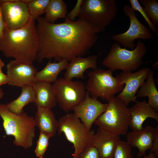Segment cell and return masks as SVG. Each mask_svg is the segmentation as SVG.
Wrapping results in <instances>:
<instances>
[{
  "mask_svg": "<svg viewBox=\"0 0 158 158\" xmlns=\"http://www.w3.org/2000/svg\"><path fill=\"white\" fill-rule=\"evenodd\" d=\"M37 20L40 47L36 60L39 62L44 59L70 61L75 57L87 54L97 40V33L100 32L80 18L73 21L66 17L58 24L47 22L41 16Z\"/></svg>",
  "mask_w": 158,
  "mask_h": 158,
  "instance_id": "cell-1",
  "label": "cell"
},
{
  "mask_svg": "<svg viewBox=\"0 0 158 158\" xmlns=\"http://www.w3.org/2000/svg\"><path fill=\"white\" fill-rule=\"evenodd\" d=\"M35 20L31 18L24 26L17 30L5 26L0 51L5 56L31 64L37 60L40 45Z\"/></svg>",
  "mask_w": 158,
  "mask_h": 158,
  "instance_id": "cell-2",
  "label": "cell"
},
{
  "mask_svg": "<svg viewBox=\"0 0 158 158\" xmlns=\"http://www.w3.org/2000/svg\"><path fill=\"white\" fill-rule=\"evenodd\" d=\"M0 116L6 135L14 138L13 144L25 149L30 148L35 135L34 118L24 112L13 113L4 104H0Z\"/></svg>",
  "mask_w": 158,
  "mask_h": 158,
  "instance_id": "cell-3",
  "label": "cell"
},
{
  "mask_svg": "<svg viewBox=\"0 0 158 158\" xmlns=\"http://www.w3.org/2000/svg\"><path fill=\"white\" fill-rule=\"evenodd\" d=\"M107 102L106 110L95 124L112 135H126L131 120L129 108L117 97H112Z\"/></svg>",
  "mask_w": 158,
  "mask_h": 158,
  "instance_id": "cell-4",
  "label": "cell"
},
{
  "mask_svg": "<svg viewBox=\"0 0 158 158\" xmlns=\"http://www.w3.org/2000/svg\"><path fill=\"white\" fill-rule=\"evenodd\" d=\"M147 51L146 45L140 40L135 47L131 50L122 48L119 43L116 42L102 63L113 71L118 70L123 72L135 71L143 63L142 59Z\"/></svg>",
  "mask_w": 158,
  "mask_h": 158,
  "instance_id": "cell-5",
  "label": "cell"
},
{
  "mask_svg": "<svg viewBox=\"0 0 158 158\" xmlns=\"http://www.w3.org/2000/svg\"><path fill=\"white\" fill-rule=\"evenodd\" d=\"M118 10L115 0H82L78 16L103 32Z\"/></svg>",
  "mask_w": 158,
  "mask_h": 158,
  "instance_id": "cell-6",
  "label": "cell"
},
{
  "mask_svg": "<svg viewBox=\"0 0 158 158\" xmlns=\"http://www.w3.org/2000/svg\"><path fill=\"white\" fill-rule=\"evenodd\" d=\"M58 122V134L63 133L67 140L73 144L75 149L73 158H77L90 144L92 137L95 133L94 130H87L74 113L67 114L62 116Z\"/></svg>",
  "mask_w": 158,
  "mask_h": 158,
  "instance_id": "cell-7",
  "label": "cell"
},
{
  "mask_svg": "<svg viewBox=\"0 0 158 158\" xmlns=\"http://www.w3.org/2000/svg\"><path fill=\"white\" fill-rule=\"evenodd\" d=\"M85 85L92 97L108 101L116 93L121 92L124 84L121 83L113 75V71L98 69L90 71Z\"/></svg>",
  "mask_w": 158,
  "mask_h": 158,
  "instance_id": "cell-8",
  "label": "cell"
},
{
  "mask_svg": "<svg viewBox=\"0 0 158 158\" xmlns=\"http://www.w3.org/2000/svg\"><path fill=\"white\" fill-rule=\"evenodd\" d=\"M52 85L57 104L66 113L82 102L87 95L85 84L81 81L61 78Z\"/></svg>",
  "mask_w": 158,
  "mask_h": 158,
  "instance_id": "cell-9",
  "label": "cell"
},
{
  "mask_svg": "<svg viewBox=\"0 0 158 158\" xmlns=\"http://www.w3.org/2000/svg\"><path fill=\"white\" fill-rule=\"evenodd\" d=\"M123 10L126 16L130 18V25L126 32L115 35L112 37V39L116 41L124 47L133 50L136 47L134 40L141 39L144 40L152 39L154 36L151 30L147 28L138 19L135 11L128 4L123 8Z\"/></svg>",
  "mask_w": 158,
  "mask_h": 158,
  "instance_id": "cell-10",
  "label": "cell"
},
{
  "mask_svg": "<svg viewBox=\"0 0 158 158\" xmlns=\"http://www.w3.org/2000/svg\"><path fill=\"white\" fill-rule=\"evenodd\" d=\"M1 7L5 26L10 29L21 28L32 18L25 0H2Z\"/></svg>",
  "mask_w": 158,
  "mask_h": 158,
  "instance_id": "cell-11",
  "label": "cell"
},
{
  "mask_svg": "<svg viewBox=\"0 0 158 158\" xmlns=\"http://www.w3.org/2000/svg\"><path fill=\"white\" fill-rule=\"evenodd\" d=\"M150 69L149 68L145 67L133 73L132 72H122L116 76L121 83L125 84L117 97L127 106L130 102L136 101L137 92L145 82Z\"/></svg>",
  "mask_w": 158,
  "mask_h": 158,
  "instance_id": "cell-12",
  "label": "cell"
},
{
  "mask_svg": "<svg viewBox=\"0 0 158 158\" xmlns=\"http://www.w3.org/2000/svg\"><path fill=\"white\" fill-rule=\"evenodd\" d=\"M6 68L8 84L9 85L21 87L32 86L37 81V69L32 64L11 60Z\"/></svg>",
  "mask_w": 158,
  "mask_h": 158,
  "instance_id": "cell-13",
  "label": "cell"
},
{
  "mask_svg": "<svg viewBox=\"0 0 158 158\" xmlns=\"http://www.w3.org/2000/svg\"><path fill=\"white\" fill-rule=\"evenodd\" d=\"M89 94L87 91L85 99L72 109L89 131L91 130L96 120L105 111L107 106V104L103 103L97 99L90 97Z\"/></svg>",
  "mask_w": 158,
  "mask_h": 158,
  "instance_id": "cell-14",
  "label": "cell"
},
{
  "mask_svg": "<svg viewBox=\"0 0 158 158\" xmlns=\"http://www.w3.org/2000/svg\"><path fill=\"white\" fill-rule=\"evenodd\" d=\"M155 132L156 128L150 126L133 130L126 134V142L131 147L138 149V156L141 157L145 154L147 150L151 149Z\"/></svg>",
  "mask_w": 158,
  "mask_h": 158,
  "instance_id": "cell-15",
  "label": "cell"
},
{
  "mask_svg": "<svg viewBox=\"0 0 158 158\" xmlns=\"http://www.w3.org/2000/svg\"><path fill=\"white\" fill-rule=\"evenodd\" d=\"M120 140V135H112L99 127L89 144L96 147L101 158H113L116 146Z\"/></svg>",
  "mask_w": 158,
  "mask_h": 158,
  "instance_id": "cell-16",
  "label": "cell"
},
{
  "mask_svg": "<svg viewBox=\"0 0 158 158\" xmlns=\"http://www.w3.org/2000/svg\"><path fill=\"white\" fill-rule=\"evenodd\" d=\"M97 56L95 55L85 58L75 57L68 63L64 78L70 80L74 78L84 79V73L86 70L89 68L93 70L97 68Z\"/></svg>",
  "mask_w": 158,
  "mask_h": 158,
  "instance_id": "cell-17",
  "label": "cell"
},
{
  "mask_svg": "<svg viewBox=\"0 0 158 158\" xmlns=\"http://www.w3.org/2000/svg\"><path fill=\"white\" fill-rule=\"evenodd\" d=\"M135 102L133 107L129 108L131 117L129 127L133 130L142 129L143 122L148 118H152L158 122L157 111L151 107L146 100L136 101Z\"/></svg>",
  "mask_w": 158,
  "mask_h": 158,
  "instance_id": "cell-18",
  "label": "cell"
},
{
  "mask_svg": "<svg viewBox=\"0 0 158 158\" xmlns=\"http://www.w3.org/2000/svg\"><path fill=\"white\" fill-rule=\"evenodd\" d=\"M34 119L35 126L38 128L40 132L51 137L56 135L59 122L51 109L37 107Z\"/></svg>",
  "mask_w": 158,
  "mask_h": 158,
  "instance_id": "cell-19",
  "label": "cell"
},
{
  "mask_svg": "<svg viewBox=\"0 0 158 158\" xmlns=\"http://www.w3.org/2000/svg\"><path fill=\"white\" fill-rule=\"evenodd\" d=\"M35 92L34 103L37 107L52 109L57 104L52 84L37 81L32 86Z\"/></svg>",
  "mask_w": 158,
  "mask_h": 158,
  "instance_id": "cell-20",
  "label": "cell"
},
{
  "mask_svg": "<svg viewBox=\"0 0 158 158\" xmlns=\"http://www.w3.org/2000/svg\"><path fill=\"white\" fill-rule=\"evenodd\" d=\"M68 61L63 59L59 62H51L50 60L45 66L41 70L37 71L36 75L37 81L51 84L56 82L59 73L66 69Z\"/></svg>",
  "mask_w": 158,
  "mask_h": 158,
  "instance_id": "cell-21",
  "label": "cell"
},
{
  "mask_svg": "<svg viewBox=\"0 0 158 158\" xmlns=\"http://www.w3.org/2000/svg\"><path fill=\"white\" fill-rule=\"evenodd\" d=\"M154 72L150 69L146 78L137 91L136 96L138 97H147L148 104L158 111V91L154 79Z\"/></svg>",
  "mask_w": 158,
  "mask_h": 158,
  "instance_id": "cell-22",
  "label": "cell"
},
{
  "mask_svg": "<svg viewBox=\"0 0 158 158\" xmlns=\"http://www.w3.org/2000/svg\"><path fill=\"white\" fill-rule=\"evenodd\" d=\"M21 89V94L17 98L6 104L9 111L18 115L22 114L24 112V107L29 103H34L35 100L32 86H25Z\"/></svg>",
  "mask_w": 158,
  "mask_h": 158,
  "instance_id": "cell-23",
  "label": "cell"
},
{
  "mask_svg": "<svg viewBox=\"0 0 158 158\" xmlns=\"http://www.w3.org/2000/svg\"><path fill=\"white\" fill-rule=\"evenodd\" d=\"M67 12V6L63 1L50 0L44 18L47 22L54 23L59 18L65 19Z\"/></svg>",
  "mask_w": 158,
  "mask_h": 158,
  "instance_id": "cell-24",
  "label": "cell"
},
{
  "mask_svg": "<svg viewBox=\"0 0 158 158\" xmlns=\"http://www.w3.org/2000/svg\"><path fill=\"white\" fill-rule=\"evenodd\" d=\"M50 0H25L29 13L32 18L37 20L45 13Z\"/></svg>",
  "mask_w": 158,
  "mask_h": 158,
  "instance_id": "cell-25",
  "label": "cell"
},
{
  "mask_svg": "<svg viewBox=\"0 0 158 158\" xmlns=\"http://www.w3.org/2000/svg\"><path fill=\"white\" fill-rule=\"evenodd\" d=\"M153 25H158V2L156 0H139Z\"/></svg>",
  "mask_w": 158,
  "mask_h": 158,
  "instance_id": "cell-26",
  "label": "cell"
},
{
  "mask_svg": "<svg viewBox=\"0 0 158 158\" xmlns=\"http://www.w3.org/2000/svg\"><path fill=\"white\" fill-rule=\"evenodd\" d=\"M113 158H133L131 147L127 142L120 140L118 142Z\"/></svg>",
  "mask_w": 158,
  "mask_h": 158,
  "instance_id": "cell-27",
  "label": "cell"
},
{
  "mask_svg": "<svg viewBox=\"0 0 158 158\" xmlns=\"http://www.w3.org/2000/svg\"><path fill=\"white\" fill-rule=\"evenodd\" d=\"M50 138L51 137L49 135L40 132L35 151L36 155L38 158H43L49 145Z\"/></svg>",
  "mask_w": 158,
  "mask_h": 158,
  "instance_id": "cell-28",
  "label": "cell"
},
{
  "mask_svg": "<svg viewBox=\"0 0 158 158\" xmlns=\"http://www.w3.org/2000/svg\"><path fill=\"white\" fill-rule=\"evenodd\" d=\"M131 4L130 7L133 10L139 12L143 17L145 20L148 24L150 30H152L154 33L157 34V30L156 27L153 25L143 8L140 5L138 0H129Z\"/></svg>",
  "mask_w": 158,
  "mask_h": 158,
  "instance_id": "cell-29",
  "label": "cell"
},
{
  "mask_svg": "<svg viewBox=\"0 0 158 158\" xmlns=\"http://www.w3.org/2000/svg\"><path fill=\"white\" fill-rule=\"evenodd\" d=\"M77 158H101L99 151L94 145L89 144L80 153Z\"/></svg>",
  "mask_w": 158,
  "mask_h": 158,
  "instance_id": "cell-30",
  "label": "cell"
},
{
  "mask_svg": "<svg viewBox=\"0 0 158 158\" xmlns=\"http://www.w3.org/2000/svg\"><path fill=\"white\" fill-rule=\"evenodd\" d=\"M82 0H78L75 7L71 11L70 13L67 15L66 17L73 21H75L76 16H78L79 14L80 6Z\"/></svg>",
  "mask_w": 158,
  "mask_h": 158,
  "instance_id": "cell-31",
  "label": "cell"
},
{
  "mask_svg": "<svg viewBox=\"0 0 158 158\" xmlns=\"http://www.w3.org/2000/svg\"><path fill=\"white\" fill-rule=\"evenodd\" d=\"M156 132L152 145L150 152L153 153L156 157H158V126L156 127Z\"/></svg>",
  "mask_w": 158,
  "mask_h": 158,
  "instance_id": "cell-32",
  "label": "cell"
},
{
  "mask_svg": "<svg viewBox=\"0 0 158 158\" xmlns=\"http://www.w3.org/2000/svg\"><path fill=\"white\" fill-rule=\"evenodd\" d=\"M2 0H0V40L1 41L3 36V31L5 28V24L4 21L1 7Z\"/></svg>",
  "mask_w": 158,
  "mask_h": 158,
  "instance_id": "cell-33",
  "label": "cell"
},
{
  "mask_svg": "<svg viewBox=\"0 0 158 158\" xmlns=\"http://www.w3.org/2000/svg\"><path fill=\"white\" fill-rule=\"evenodd\" d=\"M8 79L6 75L2 72H0V86L6 84H8Z\"/></svg>",
  "mask_w": 158,
  "mask_h": 158,
  "instance_id": "cell-34",
  "label": "cell"
},
{
  "mask_svg": "<svg viewBox=\"0 0 158 158\" xmlns=\"http://www.w3.org/2000/svg\"><path fill=\"white\" fill-rule=\"evenodd\" d=\"M143 158H156L153 153L150 152L147 155L145 154Z\"/></svg>",
  "mask_w": 158,
  "mask_h": 158,
  "instance_id": "cell-35",
  "label": "cell"
},
{
  "mask_svg": "<svg viewBox=\"0 0 158 158\" xmlns=\"http://www.w3.org/2000/svg\"><path fill=\"white\" fill-rule=\"evenodd\" d=\"M4 65V63L2 61L1 59H0V72H2V68Z\"/></svg>",
  "mask_w": 158,
  "mask_h": 158,
  "instance_id": "cell-36",
  "label": "cell"
},
{
  "mask_svg": "<svg viewBox=\"0 0 158 158\" xmlns=\"http://www.w3.org/2000/svg\"><path fill=\"white\" fill-rule=\"evenodd\" d=\"M4 94L2 90L0 88V99L2 97Z\"/></svg>",
  "mask_w": 158,
  "mask_h": 158,
  "instance_id": "cell-37",
  "label": "cell"
},
{
  "mask_svg": "<svg viewBox=\"0 0 158 158\" xmlns=\"http://www.w3.org/2000/svg\"><path fill=\"white\" fill-rule=\"evenodd\" d=\"M1 41L0 40V46H1Z\"/></svg>",
  "mask_w": 158,
  "mask_h": 158,
  "instance_id": "cell-38",
  "label": "cell"
},
{
  "mask_svg": "<svg viewBox=\"0 0 158 158\" xmlns=\"http://www.w3.org/2000/svg\"><path fill=\"white\" fill-rule=\"evenodd\" d=\"M0 158H2L0 157Z\"/></svg>",
  "mask_w": 158,
  "mask_h": 158,
  "instance_id": "cell-39",
  "label": "cell"
}]
</instances>
